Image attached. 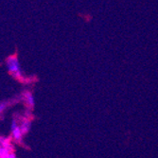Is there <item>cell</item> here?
<instances>
[{"instance_id":"cell-1","label":"cell","mask_w":158,"mask_h":158,"mask_svg":"<svg viewBox=\"0 0 158 158\" xmlns=\"http://www.w3.org/2000/svg\"><path fill=\"white\" fill-rule=\"evenodd\" d=\"M6 66L9 72L17 79H20L22 77V71L20 67V63L18 61V58L15 55L9 56L6 59Z\"/></svg>"},{"instance_id":"cell-2","label":"cell","mask_w":158,"mask_h":158,"mask_svg":"<svg viewBox=\"0 0 158 158\" xmlns=\"http://www.w3.org/2000/svg\"><path fill=\"white\" fill-rule=\"evenodd\" d=\"M13 151V145L10 138L0 136V158L7 156Z\"/></svg>"},{"instance_id":"cell-3","label":"cell","mask_w":158,"mask_h":158,"mask_svg":"<svg viewBox=\"0 0 158 158\" xmlns=\"http://www.w3.org/2000/svg\"><path fill=\"white\" fill-rule=\"evenodd\" d=\"M23 98H24V100H25V102H26L27 107L33 108V106H34V98H33V95L31 94V92H30V91L24 92Z\"/></svg>"},{"instance_id":"cell-4","label":"cell","mask_w":158,"mask_h":158,"mask_svg":"<svg viewBox=\"0 0 158 158\" xmlns=\"http://www.w3.org/2000/svg\"><path fill=\"white\" fill-rule=\"evenodd\" d=\"M23 135L24 134L21 131V128H20L19 125L17 127H15V128L11 129V137L13 138L14 141H17V142L21 141L22 138H23Z\"/></svg>"},{"instance_id":"cell-5","label":"cell","mask_w":158,"mask_h":158,"mask_svg":"<svg viewBox=\"0 0 158 158\" xmlns=\"http://www.w3.org/2000/svg\"><path fill=\"white\" fill-rule=\"evenodd\" d=\"M20 128H21V131L23 132V134H27L30 132L31 130V121L30 118H23L19 124Z\"/></svg>"},{"instance_id":"cell-6","label":"cell","mask_w":158,"mask_h":158,"mask_svg":"<svg viewBox=\"0 0 158 158\" xmlns=\"http://www.w3.org/2000/svg\"><path fill=\"white\" fill-rule=\"evenodd\" d=\"M1 158H16V155L14 154L13 152H11V153H10V154H8L7 156H4V157H1Z\"/></svg>"},{"instance_id":"cell-7","label":"cell","mask_w":158,"mask_h":158,"mask_svg":"<svg viewBox=\"0 0 158 158\" xmlns=\"http://www.w3.org/2000/svg\"><path fill=\"white\" fill-rule=\"evenodd\" d=\"M6 108V104L5 103H0V114H1Z\"/></svg>"}]
</instances>
